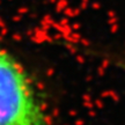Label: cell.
Wrapping results in <instances>:
<instances>
[{"mask_svg": "<svg viewBox=\"0 0 125 125\" xmlns=\"http://www.w3.org/2000/svg\"><path fill=\"white\" fill-rule=\"evenodd\" d=\"M0 125H54L26 67L1 45Z\"/></svg>", "mask_w": 125, "mask_h": 125, "instance_id": "cell-1", "label": "cell"}]
</instances>
